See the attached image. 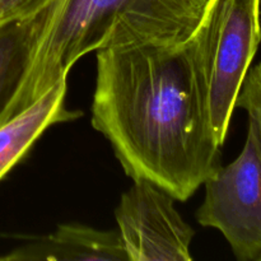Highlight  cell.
I'll use <instances>...</instances> for the list:
<instances>
[{
  "label": "cell",
  "instance_id": "cell-1",
  "mask_svg": "<svg viewBox=\"0 0 261 261\" xmlns=\"http://www.w3.org/2000/svg\"><path fill=\"white\" fill-rule=\"evenodd\" d=\"M92 125L127 176L185 201L221 167L193 36L97 51Z\"/></svg>",
  "mask_w": 261,
  "mask_h": 261
},
{
  "label": "cell",
  "instance_id": "cell-2",
  "mask_svg": "<svg viewBox=\"0 0 261 261\" xmlns=\"http://www.w3.org/2000/svg\"><path fill=\"white\" fill-rule=\"evenodd\" d=\"M206 5L196 0H60L24 83L4 117L66 81L71 66L91 51L189 40Z\"/></svg>",
  "mask_w": 261,
  "mask_h": 261
},
{
  "label": "cell",
  "instance_id": "cell-3",
  "mask_svg": "<svg viewBox=\"0 0 261 261\" xmlns=\"http://www.w3.org/2000/svg\"><path fill=\"white\" fill-rule=\"evenodd\" d=\"M260 2L209 0L193 35L212 129L221 145L260 45Z\"/></svg>",
  "mask_w": 261,
  "mask_h": 261
},
{
  "label": "cell",
  "instance_id": "cell-4",
  "mask_svg": "<svg viewBox=\"0 0 261 261\" xmlns=\"http://www.w3.org/2000/svg\"><path fill=\"white\" fill-rule=\"evenodd\" d=\"M204 185L199 223L218 229L239 260L261 261V138L254 122L239 157Z\"/></svg>",
  "mask_w": 261,
  "mask_h": 261
},
{
  "label": "cell",
  "instance_id": "cell-5",
  "mask_svg": "<svg viewBox=\"0 0 261 261\" xmlns=\"http://www.w3.org/2000/svg\"><path fill=\"white\" fill-rule=\"evenodd\" d=\"M171 194L134 180L115 211L127 261H189L194 231L178 214Z\"/></svg>",
  "mask_w": 261,
  "mask_h": 261
},
{
  "label": "cell",
  "instance_id": "cell-6",
  "mask_svg": "<svg viewBox=\"0 0 261 261\" xmlns=\"http://www.w3.org/2000/svg\"><path fill=\"white\" fill-rule=\"evenodd\" d=\"M60 0L38 12L0 22V119L5 116L30 71Z\"/></svg>",
  "mask_w": 261,
  "mask_h": 261
},
{
  "label": "cell",
  "instance_id": "cell-7",
  "mask_svg": "<svg viewBox=\"0 0 261 261\" xmlns=\"http://www.w3.org/2000/svg\"><path fill=\"white\" fill-rule=\"evenodd\" d=\"M19 261H127L117 231H98L79 224H63L7 255Z\"/></svg>",
  "mask_w": 261,
  "mask_h": 261
},
{
  "label": "cell",
  "instance_id": "cell-8",
  "mask_svg": "<svg viewBox=\"0 0 261 261\" xmlns=\"http://www.w3.org/2000/svg\"><path fill=\"white\" fill-rule=\"evenodd\" d=\"M65 94L64 81L25 109L0 120V181L27 154L46 129L78 116V112L66 110Z\"/></svg>",
  "mask_w": 261,
  "mask_h": 261
},
{
  "label": "cell",
  "instance_id": "cell-9",
  "mask_svg": "<svg viewBox=\"0 0 261 261\" xmlns=\"http://www.w3.org/2000/svg\"><path fill=\"white\" fill-rule=\"evenodd\" d=\"M236 107L247 112L249 120L254 122L261 138V63L246 74L237 97Z\"/></svg>",
  "mask_w": 261,
  "mask_h": 261
},
{
  "label": "cell",
  "instance_id": "cell-10",
  "mask_svg": "<svg viewBox=\"0 0 261 261\" xmlns=\"http://www.w3.org/2000/svg\"><path fill=\"white\" fill-rule=\"evenodd\" d=\"M51 2L53 0H0V22L27 17Z\"/></svg>",
  "mask_w": 261,
  "mask_h": 261
},
{
  "label": "cell",
  "instance_id": "cell-11",
  "mask_svg": "<svg viewBox=\"0 0 261 261\" xmlns=\"http://www.w3.org/2000/svg\"><path fill=\"white\" fill-rule=\"evenodd\" d=\"M196 2H200V3H203V4H208L209 0H196Z\"/></svg>",
  "mask_w": 261,
  "mask_h": 261
}]
</instances>
